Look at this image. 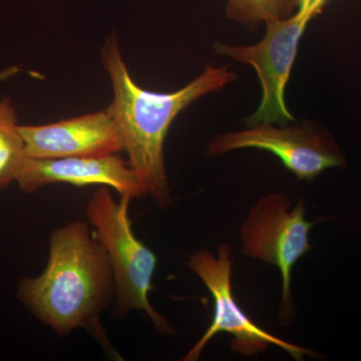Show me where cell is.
<instances>
[{
    "mask_svg": "<svg viewBox=\"0 0 361 361\" xmlns=\"http://www.w3.org/2000/svg\"><path fill=\"white\" fill-rule=\"evenodd\" d=\"M20 302L59 336L87 329L108 341L99 316L115 298V282L104 247L84 221L52 232L47 267L18 284Z\"/></svg>",
    "mask_w": 361,
    "mask_h": 361,
    "instance_id": "1",
    "label": "cell"
},
{
    "mask_svg": "<svg viewBox=\"0 0 361 361\" xmlns=\"http://www.w3.org/2000/svg\"><path fill=\"white\" fill-rule=\"evenodd\" d=\"M102 59L111 78L114 99L108 110L122 133L130 167L147 196L161 209L173 199L166 173L164 144L178 115L202 97L220 92L237 78L228 66H207L203 73L174 92H151L133 80L116 35L106 39Z\"/></svg>",
    "mask_w": 361,
    "mask_h": 361,
    "instance_id": "2",
    "label": "cell"
},
{
    "mask_svg": "<svg viewBox=\"0 0 361 361\" xmlns=\"http://www.w3.org/2000/svg\"><path fill=\"white\" fill-rule=\"evenodd\" d=\"M110 189L99 186L85 206V216L110 261L115 314L123 317L140 311L148 315L159 334H173L175 330L149 302L157 257L133 231L129 214L132 198L121 196L116 200Z\"/></svg>",
    "mask_w": 361,
    "mask_h": 361,
    "instance_id": "3",
    "label": "cell"
},
{
    "mask_svg": "<svg viewBox=\"0 0 361 361\" xmlns=\"http://www.w3.org/2000/svg\"><path fill=\"white\" fill-rule=\"evenodd\" d=\"M305 212L303 200L292 206L286 195L268 194L252 207L240 230L243 253L276 266L281 273L279 320L285 325L293 313L292 270L311 248L310 231L315 223L306 219Z\"/></svg>",
    "mask_w": 361,
    "mask_h": 361,
    "instance_id": "4",
    "label": "cell"
},
{
    "mask_svg": "<svg viewBox=\"0 0 361 361\" xmlns=\"http://www.w3.org/2000/svg\"><path fill=\"white\" fill-rule=\"evenodd\" d=\"M231 256V249L227 244L218 247L217 255L202 249L190 256L188 266L212 294L214 316L210 327L182 360H198L209 341L219 334H228L233 337L231 349L239 355H257L267 350L270 345H276L295 360H302L306 355L314 357L315 353L310 349L285 341L265 331L242 310L232 291Z\"/></svg>",
    "mask_w": 361,
    "mask_h": 361,
    "instance_id": "5",
    "label": "cell"
},
{
    "mask_svg": "<svg viewBox=\"0 0 361 361\" xmlns=\"http://www.w3.org/2000/svg\"><path fill=\"white\" fill-rule=\"evenodd\" d=\"M311 20L306 14L297 13L283 20L266 23L264 37L257 44L235 47L216 42L214 45L217 54L250 65L257 71L262 99L258 110L246 118L248 127L262 123L286 126L295 121L285 104V87L290 78L299 42Z\"/></svg>",
    "mask_w": 361,
    "mask_h": 361,
    "instance_id": "6",
    "label": "cell"
},
{
    "mask_svg": "<svg viewBox=\"0 0 361 361\" xmlns=\"http://www.w3.org/2000/svg\"><path fill=\"white\" fill-rule=\"evenodd\" d=\"M239 149L270 152L297 179L308 182L327 169L345 165L331 135L310 122L280 128L262 123L240 132L217 135L208 145L207 156L219 157Z\"/></svg>",
    "mask_w": 361,
    "mask_h": 361,
    "instance_id": "7",
    "label": "cell"
},
{
    "mask_svg": "<svg viewBox=\"0 0 361 361\" xmlns=\"http://www.w3.org/2000/svg\"><path fill=\"white\" fill-rule=\"evenodd\" d=\"M20 130L30 158L106 157L125 151L122 133L108 109L49 125H20Z\"/></svg>",
    "mask_w": 361,
    "mask_h": 361,
    "instance_id": "8",
    "label": "cell"
},
{
    "mask_svg": "<svg viewBox=\"0 0 361 361\" xmlns=\"http://www.w3.org/2000/svg\"><path fill=\"white\" fill-rule=\"evenodd\" d=\"M27 194L51 184L77 187L99 185L116 190L120 196L145 198L146 192L139 178L118 154L106 157H73L61 159H25L18 180Z\"/></svg>",
    "mask_w": 361,
    "mask_h": 361,
    "instance_id": "9",
    "label": "cell"
},
{
    "mask_svg": "<svg viewBox=\"0 0 361 361\" xmlns=\"http://www.w3.org/2000/svg\"><path fill=\"white\" fill-rule=\"evenodd\" d=\"M18 122V113L11 99H0V190L16 182L27 158Z\"/></svg>",
    "mask_w": 361,
    "mask_h": 361,
    "instance_id": "10",
    "label": "cell"
},
{
    "mask_svg": "<svg viewBox=\"0 0 361 361\" xmlns=\"http://www.w3.org/2000/svg\"><path fill=\"white\" fill-rule=\"evenodd\" d=\"M294 8L296 0H229L226 14L229 20L255 26L261 21L289 18Z\"/></svg>",
    "mask_w": 361,
    "mask_h": 361,
    "instance_id": "11",
    "label": "cell"
},
{
    "mask_svg": "<svg viewBox=\"0 0 361 361\" xmlns=\"http://www.w3.org/2000/svg\"><path fill=\"white\" fill-rule=\"evenodd\" d=\"M327 2L329 0H296L297 13L306 14L313 20L322 13Z\"/></svg>",
    "mask_w": 361,
    "mask_h": 361,
    "instance_id": "12",
    "label": "cell"
},
{
    "mask_svg": "<svg viewBox=\"0 0 361 361\" xmlns=\"http://www.w3.org/2000/svg\"><path fill=\"white\" fill-rule=\"evenodd\" d=\"M20 68L18 66H8V68L0 70V84L11 80L20 73Z\"/></svg>",
    "mask_w": 361,
    "mask_h": 361,
    "instance_id": "13",
    "label": "cell"
}]
</instances>
